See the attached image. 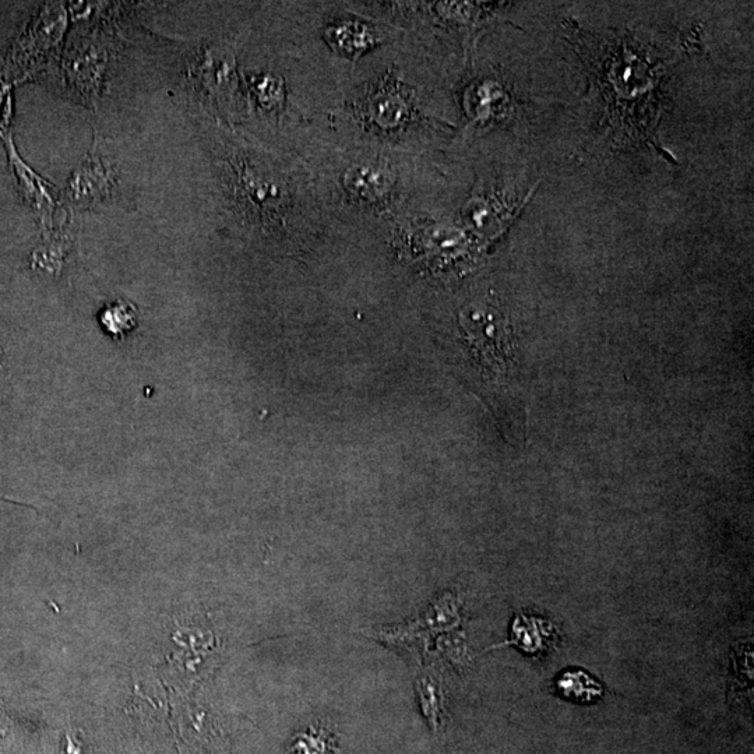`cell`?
<instances>
[{"mask_svg":"<svg viewBox=\"0 0 754 754\" xmlns=\"http://www.w3.org/2000/svg\"><path fill=\"white\" fill-rule=\"evenodd\" d=\"M252 90L255 93L257 101L264 108L277 109L284 101V84L276 76L266 75L256 77L252 81Z\"/></svg>","mask_w":754,"mask_h":754,"instance_id":"10","label":"cell"},{"mask_svg":"<svg viewBox=\"0 0 754 754\" xmlns=\"http://www.w3.org/2000/svg\"><path fill=\"white\" fill-rule=\"evenodd\" d=\"M238 190L242 193L245 203L253 206L259 213H267L280 200V190L274 188L270 179L259 169L246 162L238 168Z\"/></svg>","mask_w":754,"mask_h":754,"instance_id":"5","label":"cell"},{"mask_svg":"<svg viewBox=\"0 0 754 754\" xmlns=\"http://www.w3.org/2000/svg\"><path fill=\"white\" fill-rule=\"evenodd\" d=\"M326 38L331 47L338 49L347 56H355V58L365 52L366 49L376 45V35L364 24L354 23V21H347V23L330 27L327 30Z\"/></svg>","mask_w":754,"mask_h":754,"instance_id":"6","label":"cell"},{"mask_svg":"<svg viewBox=\"0 0 754 754\" xmlns=\"http://www.w3.org/2000/svg\"><path fill=\"white\" fill-rule=\"evenodd\" d=\"M419 696H421L422 708L428 720L431 721L432 727H438L439 724V700L436 687L431 679H421L419 682Z\"/></svg>","mask_w":754,"mask_h":754,"instance_id":"11","label":"cell"},{"mask_svg":"<svg viewBox=\"0 0 754 754\" xmlns=\"http://www.w3.org/2000/svg\"><path fill=\"white\" fill-rule=\"evenodd\" d=\"M344 186L358 202L365 204L386 203L394 186L389 169L375 164H362L348 169Z\"/></svg>","mask_w":754,"mask_h":754,"instance_id":"3","label":"cell"},{"mask_svg":"<svg viewBox=\"0 0 754 754\" xmlns=\"http://www.w3.org/2000/svg\"><path fill=\"white\" fill-rule=\"evenodd\" d=\"M118 188V171L98 151L94 149L81 161L70 176L66 186V200L79 209H91L105 203L115 195Z\"/></svg>","mask_w":754,"mask_h":754,"instance_id":"1","label":"cell"},{"mask_svg":"<svg viewBox=\"0 0 754 754\" xmlns=\"http://www.w3.org/2000/svg\"><path fill=\"white\" fill-rule=\"evenodd\" d=\"M538 620L526 618V616H517L513 623V639L510 641L512 644H517L528 651V653H534L539 648L544 646L545 632L542 626L537 625Z\"/></svg>","mask_w":754,"mask_h":754,"instance_id":"9","label":"cell"},{"mask_svg":"<svg viewBox=\"0 0 754 754\" xmlns=\"http://www.w3.org/2000/svg\"><path fill=\"white\" fill-rule=\"evenodd\" d=\"M558 689L567 699L581 703H590L602 694V687L583 671L565 672L558 680Z\"/></svg>","mask_w":754,"mask_h":754,"instance_id":"8","label":"cell"},{"mask_svg":"<svg viewBox=\"0 0 754 754\" xmlns=\"http://www.w3.org/2000/svg\"><path fill=\"white\" fill-rule=\"evenodd\" d=\"M190 77L213 97L231 94L235 88V61L231 49L218 45L203 51L190 68Z\"/></svg>","mask_w":754,"mask_h":754,"instance_id":"2","label":"cell"},{"mask_svg":"<svg viewBox=\"0 0 754 754\" xmlns=\"http://www.w3.org/2000/svg\"><path fill=\"white\" fill-rule=\"evenodd\" d=\"M100 323L109 336L122 340L130 331L136 329L139 324V312L132 303L125 299H118L111 305L105 306L100 315Z\"/></svg>","mask_w":754,"mask_h":754,"instance_id":"7","label":"cell"},{"mask_svg":"<svg viewBox=\"0 0 754 754\" xmlns=\"http://www.w3.org/2000/svg\"><path fill=\"white\" fill-rule=\"evenodd\" d=\"M383 84L365 101V115L379 128L393 130L410 119L412 109L401 88L393 83Z\"/></svg>","mask_w":754,"mask_h":754,"instance_id":"4","label":"cell"}]
</instances>
